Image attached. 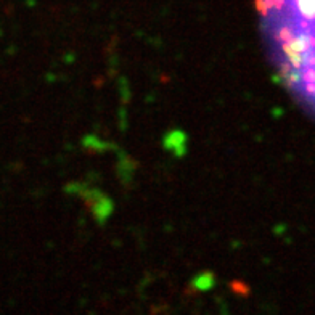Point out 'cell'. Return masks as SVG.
I'll list each match as a JSON object with an SVG mask.
<instances>
[{
  "label": "cell",
  "instance_id": "1",
  "mask_svg": "<svg viewBox=\"0 0 315 315\" xmlns=\"http://www.w3.org/2000/svg\"><path fill=\"white\" fill-rule=\"evenodd\" d=\"M261 16L277 71L315 114V0H261Z\"/></svg>",
  "mask_w": 315,
  "mask_h": 315
}]
</instances>
